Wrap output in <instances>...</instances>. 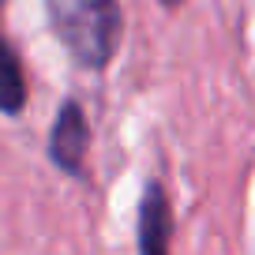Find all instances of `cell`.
<instances>
[{
	"mask_svg": "<svg viewBox=\"0 0 255 255\" xmlns=\"http://www.w3.org/2000/svg\"><path fill=\"white\" fill-rule=\"evenodd\" d=\"M173 240V207H169V191L158 180L143 184L139 195V225H135V244L139 255H169Z\"/></svg>",
	"mask_w": 255,
	"mask_h": 255,
	"instance_id": "obj_3",
	"label": "cell"
},
{
	"mask_svg": "<svg viewBox=\"0 0 255 255\" xmlns=\"http://www.w3.org/2000/svg\"><path fill=\"white\" fill-rule=\"evenodd\" d=\"M53 38L87 72H102L117 56L124 38L120 0H45Z\"/></svg>",
	"mask_w": 255,
	"mask_h": 255,
	"instance_id": "obj_1",
	"label": "cell"
},
{
	"mask_svg": "<svg viewBox=\"0 0 255 255\" xmlns=\"http://www.w3.org/2000/svg\"><path fill=\"white\" fill-rule=\"evenodd\" d=\"M158 4H161V8H165V11H173V8H180L184 0H158Z\"/></svg>",
	"mask_w": 255,
	"mask_h": 255,
	"instance_id": "obj_5",
	"label": "cell"
},
{
	"mask_svg": "<svg viewBox=\"0 0 255 255\" xmlns=\"http://www.w3.org/2000/svg\"><path fill=\"white\" fill-rule=\"evenodd\" d=\"M90 154V124H87V113L75 98L56 109L53 120V131H49V161H53L60 173L68 176H79L83 173V161Z\"/></svg>",
	"mask_w": 255,
	"mask_h": 255,
	"instance_id": "obj_2",
	"label": "cell"
},
{
	"mask_svg": "<svg viewBox=\"0 0 255 255\" xmlns=\"http://www.w3.org/2000/svg\"><path fill=\"white\" fill-rule=\"evenodd\" d=\"M23 109H26V75H23V64H19L15 49L8 45L4 30H0V113L19 117Z\"/></svg>",
	"mask_w": 255,
	"mask_h": 255,
	"instance_id": "obj_4",
	"label": "cell"
}]
</instances>
